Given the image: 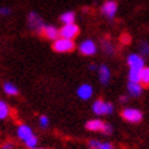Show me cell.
<instances>
[{
  "mask_svg": "<svg viewBox=\"0 0 149 149\" xmlns=\"http://www.w3.org/2000/svg\"><path fill=\"white\" fill-rule=\"evenodd\" d=\"M52 49L55 52H59V54H66V52H71V51L75 49V44H74V40L59 37L56 41H54Z\"/></svg>",
  "mask_w": 149,
  "mask_h": 149,
  "instance_id": "cell-1",
  "label": "cell"
},
{
  "mask_svg": "<svg viewBox=\"0 0 149 149\" xmlns=\"http://www.w3.org/2000/svg\"><path fill=\"white\" fill-rule=\"evenodd\" d=\"M92 109L96 115H109V113L113 112V105L111 103H105L104 100L99 99L93 103Z\"/></svg>",
  "mask_w": 149,
  "mask_h": 149,
  "instance_id": "cell-2",
  "label": "cell"
},
{
  "mask_svg": "<svg viewBox=\"0 0 149 149\" xmlns=\"http://www.w3.org/2000/svg\"><path fill=\"white\" fill-rule=\"evenodd\" d=\"M60 37L68 38V40H74L75 37L79 34V26L75 23H70V25H64L62 29H59Z\"/></svg>",
  "mask_w": 149,
  "mask_h": 149,
  "instance_id": "cell-3",
  "label": "cell"
},
{
  "mask_svg": "<svg viewBox=\"0 0 149 149\" xmlns=\"http://www.w3.org/2000/svg\"><path fill=\"white\" fill-rule=\"evenodd\" d=\"M122 118L130 123H138L142 119V112L136 108H125L122 111Z\"/></svg>",
  "mask_w": 149,
  "mask_h": 149,
  "instance_id": "cell-4",
  "label": "cell"
},
{
  "mask_svg": "<svg viewBox=\"0 0 149 149\" xmlns=\"http://www.w3.org/2000/svg\"><path fill=\"white\" fill-rule=\"evenodd\" d=\"M27 21H29V26L32 30L37 33H42V29H44V22H42V19L38 14L36 13H30L29 14V17H27Z\"/></svg>",
  "mask_w": 149,
  "mask_h": 149,
  "instance_id": "cell-5",
  "label": "cell"
},
{
  "mask_svg": "<svg viewBox=\"0 0 149 149\" xmlns=\"http://www.w3.org/2000/svg\"><path fill=\"white\" fill-rule=\"evenodd\" d=\"M116 11H118V4L113 0H108V1H105V3L101 6V13L108 19H112L113 17L116 15Z\"/></svg>",
  "mask_w": 149,
  "mask_h": 149,
  "instance_id": "cell-6",
  "label": "cell"
},
{
  "mask_svg": "<svg viewBox=\"0 0 149 149\" xmlns=\"http://www.w3.org/2000/svg\"><path fill=\"white\" fill-rule=\"evenodd\" d=\"M127 64H129L130 68H136V70H142V68L145 67L144 59L137 54H131L130 56L127 58Z\"/></svg>",
  "mask_w": 149,
  "mask_h": 149,
  "instance_id": "cell-7",
  "label": "cell"
},
{
  "mask_svg": "<svg viewBox=\"0 0 149 149\" xmlns=\"http://www.w3.org/2000/svg\"><path fill=\"white\" fill-rule=\"evenodd\" d=\"M96 51H97V47L92 40H85L84 42H81L79 45V52L82 55H86V56H91V55H95Z\"/></svg>",
  "mask_w": 149,
  "mask_h": 149,
  "instance_id": "cell-8",
  "label": "cell"
},
{
  "mask_svg": "<svg viewBox=\"0 0 149 149\" xmlns=\"http://www.w3.org/2000/svg\"><path fill=\"white\" fill-rule=\"evenodd\" d=\"M42 36L48 38V40H52V41H56L60 37V33H59V29H56L55 26H51V25H47L44 26L42 29V33H41Z\"/></svg>",
  "mask_w": 149,
  "mask_h": 149,
  "instance_id": "cell-9",
  "label": "cell"
},
{
  "mask_svg": "<svg viewBox=\"0 0 149 149\" xmlns=\"http://www.w3.org/2000/svg\"><path fill=\"white\" fill-rule=\"evenodd\" d=\"M77 95L82 100H89L92 97V95H93V88L89 84H84V85H81L78 88Z\"/></svg>",
  "mask_w": 149,
  "mask_h": 149,
  "instance_id": "cell-10",
  "label": "cell"
},
{
  "mask_svg": "<svg viewBox=\"0 0 149 149\" xmlns=\"http://www.w3.org/2000/svg\"><path fill=\"white\" fill-rule=\"evenodd\" d=\"M105 123L100 119H92V120H88L86 122V130L89 131H103V127Z\"/></svg>",
  "mask_w": 149,
  "mask_h": 149,
  "instance_id": "cell-11",
  "label": "cell"
},
{
  "mask_svg": "<svg viewBox=\"0 0 149 149\" xmlns=\"http://www.w3.org/2000/svg\"><path fill=\"white\" fill-rule=\"evenodd\" d=\"M17 134H18L19 138L25 142V141L29 140V138L33 136V131H32V129L29 126H26V125H21V126L18 127V130H17Z\"/></svg>",
  "mask_w": 149,
  "mask_h": 149,
  "instance_id": "cell-12",
  "label": "cell"
},
{
  "mask_svg": "<svg viewBox=\"0 0 149 149\" xmlns=\"http://www.w3.org/2000/svg\"><path fill=\"white\" fill-rule=\"evenodd\" d=\"M109 77H111V71L109 68L105 66V64H101L99 67V78H100V82L103 85H107L109 82Z\"/></svg>",
  "mask_w": 149,
  "mask_h": 149,
  "instance_id": "cell-13",
  "label": "cell"
},
{
  "mask_svg": "<svg viewBox=\"0 0 149 149\" xmlns=\"http://www.w3.org/2000/svg\"><path fill=\"white\" fill-rule=\"evenodd\" d=\"M127 91L131 96H140L142 93V85L137 82H129L127 84Z\"/></svg>",
  "mask_w": 149,
  "mask_h": 149,
  "instance_id": "cell-14",
  "label": "cell"
},
{
  "mask_svg": "<svg viewBox=\"0 0 149 149\" xmlns=\"http://www.w3.org/2000/svg\"><path fill=\"white\" fill-rule=\"evenodd\" d=\"M89 146H91V149H113L112 144H109V142H101V141H97V140L89 141Z\"/></svg>",
  "mask_w": 149,
  "mask_h": 149,
  "instance_id": "cell-15",
  "label": "cell"
},
{
  "mask_svg": "<svg viewBox=\"0 0 149 149\" xmlns=\"http://www.w3.org/2000/svg\"><path fill=\"white\" fill-rule=\"evenodd\" d=\"M129 82H137V84H141V70L130 68V71H129Z\"/></svg>",
  "mask_w": 149,
  "mask_h": 149,
  "instance_id": "cell-16",
  "label": "cell"
},
{
  "mask_svg": "<svg viewBox=\"0 0 149 149\" xmlns=\"http://www.w3.org/2000/svg\"><path fill=\"white\" fill-rule=\"evenodd\" d=\"M60 21H62L64 25L74 23V21H75V14L72 13V11H67V13H64L60 15Z\"/></svg>",
  "mask_w": 149,
  "mask_h": 149,
  "instance_id": "cell-17",
  "label": "cell"
},
{
  "mask_svg": "<svg viewBox=\"0 0 149 149\" xmlns=\"http://www.w3.org/2000/svg\"><path fill=\"white\" fill-rule=\"evenodd\" d=\"M3 89H4V92L7 93L8 96H15L18 95V88L14 85V84H11V82H6L4 86H3Z\"/></svg>",
  "mask_w": 149,
  "mask_h": 149,
  "instance_id": "cell-18",
  "label": "cell"
},
{
  "mask_svg": "<svg viewBox=\"0 0 149 149\" xmlns=\"http://www.w3.org/2000/svg\"><path fill=\"white\" fill-rule=\"evenodd\" d=\"M141 85L149 86V67H144L141 70Z\"/></svg>",
  "mask_w": 149,
  "mask_h": 149,
  "instance_id": "cell-19",
  "label": "cell"
},
{
  "mask_svg": "<svg viewBox=\"0 0 149 149\" xmlns=\"http://www.w3.org/2000/svg\"><path fill=\"white\" fill-rule=\"evenodd\" d=\"M8 113H10L8 105L3 100H0V119H6V118L8 116Z\"/></svg>",
  "mask_w": 149,
  "mask_h": 149,
  "instance_id": "cell-20",
  "label": "cell"
},
{
  "mask_svg": "<svg viewBox=\"0 0 149 149\" xmlns=\"http://www.w3.org/2000/svg\"><path fill=\"white\" fill-rule=\"evenodd\" d=\"M37 142H38V140H37V137L33 134L29 140H26L25 141V145H26L27 148H30V149H36V146H37Z\"/></svg>",
  "mask_w": 149,
  "mask_h": 149,
  "instance_id": "cell-21",
  "label": "cell"
},
{
  "mask_svg": "<svg viewBox=\"0 0 149 149\" xmlns=\"http://www.w3.org/2000/svg\"><path fill=\"white\" fill-rule=\"evenodd\" d=\"M103 49L107 52V54H113V48H112V45L109 44L108 41H103Z\"/></svg>",
  "mask_w": 149,
  "mask_h": 149,
  "instance_id": "cell-22",
  "label": "cell"
},
{
  "mask_svg": "<svg viewBox=\"0 0 149 149\" xmlns=\"http://www.w3.org/2000/svg\"><path fill=\"white\" fill-rule=\"evenodd\" d=\"M112 126H111V125H109V123H105V125H104V127H103V131H101V133H104V134H105V136H111V134H112Z\"/></svg>",
  "mask_w": 149,
  "mask_h": 149,
  "instance_id": "cell-23",
  "label": "cell"
},
{
  "mask_svg": "<svg viewBox=\"0 0 149 149\" xmlns=\"http://www.w3.org/2000/svg\"><path fill=\"white\" fill-rule=\"evenodd\" d=\"M141 55H149V44L148 42H142L140 47Z\"/></svg>",
  "mask_w": 149,
  "mask_h": 149,
  "instance_id": "cell-24",
  "label": "cell"
},
{
  "mask_svg": "<svg viewBox=\"0 0 149 149\" xmlns=\"http://www.w3.org/2000/svg\"><path fill=\"white\" fill-rule=\"evenodd\" d=\"M38 122H40V126L41 127H47L48 125H49V119L42 115V116H40V120H38Z\"/></svg>",
  "mask_w": 149,
  "mask_h": 149,
  "instance_id": "cell-25",
  "label": "cell"
},
{
  "mask_svg": "<svg viewBox=\"0 0 149 149\" xmlns=\"http://www.w3.org/2000/svg\"><path fill=\"white\" fill-rule=\"evenodd\" d=\"M14 145L11 144V142H6V144L1 145V149H13Z\"/></svg>",
  "mask_w": 149,
  "mask_h": 149,
  "instance_id": "cell-26",
  "label": "cell"
},
{
  "mask_svg": "<svg viewBox=\"0 0 149 149\" xmlns=\"http://www.w3.org/2000/svg\"><path fill=\"white\" fill-rule=\"evenodd\" d=\"M0 14H1V15H8L10 10L8 8H4V7H0Z\"/></svg>",
  "mask_w": 149,
  "mask_h": 149,
  "instance_id": "cell-27",
  "label": "cell"
},
{
  "mask_svg": "<svg viewBox=\"0 0 149 149\" xmlns=\"http://www.w3.org/2000/svg\"><path fill=\"white\" fill-rule=\"evenodd\" d=\"M89 70H92V71H96V70H99V68H97V66H95V64H91V66H89Z\"/></svg>",
  "mask_w": 149,
  "mask_h": 149,
  "instance_id": "cell-28",
  "label": "cell"
},
{
  "mask_svg": "<svg viewBox=\"0 0 149 149\" xmlns=\"http://www.w3.org/2000/svg\"><path fill=\"white\" fill-rule=\"evenodd\" d=\"M120 101H122V103L127 101V97H126V96H122V97H120Z\"/></svg>",
  "mask_w": 149,
  "mask_h": 149,
  "instance_id": "cell-29",
  "label": "cell"
},
{
  "mask_svg": "<svg viewBox=\"0 0 149 149\" xmlns=\"http://www.w3.org/2000/svg\"><path fill=\"white\" fill-rule=\"evenodd\" d=\"M36 149H45V148H36Z\"/></svg>",
  "mask_w": 149,
  "mask_h": 149,
  "instance_id": "cell-30",
  "label": "cell"
}]
</instances>
